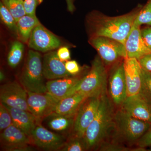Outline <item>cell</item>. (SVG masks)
Returning a JSON list of instances; mask_svg holds the SVG:
<instances>
[{
    "label": "cell",
    "instance_id": "39",
    "mask_svg": "<svg viewBox=\"0 0 151 151\" xmlns=\"http://www.w3.org/2000/svg\"><path fill=\"white\" fill-rule=\"evenodd\" d=\"M148 151H151V147L150 148V149H149Z\"/></svg>",
    "mask_w": 151,
    "mask_h": 151
},
{
    "label": "cell",
    "instance_id": "35",
    "mask_svg": "<svg viewBox=\"0 0 151 151\" xmlns=\"http://www.w3.org/2000/svg\"><path fill=\"white\" fill-rule=\"evenodd\" d=\"M56 52L58 56L63 62H65L70 60V51L67 47L63 46L59 47Z\"/></svg>",
    "mask_w": 151,
    "mask_h": 151
},
{
    "label": "cell",
    "instance_id": "17",
    "mask_svg": "<svg viewBox=\"0 0 151 151\" xmlns=\"http://www.w3.org/2000/svg\"><path fill=\"white\" fill-rule=\"evenodd\" d=\"M42 67L44 76L48 80L72 76L66 70L65 63L59 59L56 51L54 50L48 52L44 55Z\"/></svg>",
    "mask_w": 151,
    "mask_h": 151
},
{
    "label": "cell",
    "instance_id": "14",
    "mask_svg": "<svg viewBox=\"0 0 151 151\" xmlns=\"http://www.w3.org/2000/svg\"><path fill=\"white\" fill-rule=\"evenodd\" d=\"M124 67L127 97L139 94L142 84V67L137 59L124 58Z\"/></svg>",
    "mask_w": 151,
    "mask_h": 151
},
{
    "label": "cell",
    "instance_id": "24",
    "mask_svg": "<svg viewBox=\"0 0 151 151\" xmlns=\"http://www.w3.org/2000/svg\"><path fill=\"white\" fill-rule=\"evenodd\" d=\"M1 1L6 7L17 22L22 17L26 14L24 6L23 1L1 0Z\"/></svg>",
    "mask_w": 151,
    "mask_h": 151
},
{
    "label": "cell",
    "instance_id": "30",
    "mask_svg": "<svg viewBox=\"0 0 151 151\" xmlns=\"http://www.w3.org/2000/svg\"><path fill=\"white\" fill-rule=\"evenodd\" d=\"M13 124L12 118L8 108L3 103H0V131L2 132Z\"/></svg>",
    "mask_w": 151,
    "mask_h": 151
},
{
    "label": "cell",
    "instance_id": "6",
    "mask_svg": "<svg viewBox=\"0 0 151 151\" xmlns=\"http://www.w3.org/2000/svg\"><path fill=\"white\" fill-rule=\"evenodd\" d=\"M89 43L97 50L106 67L113 66L127 58L125 45L113 39L94 37H89Z\"/></svg>",
    "mask_w": 151,
    "mask_h": 151
},
{
    "label": "cell",
    "instance_id": "12",
    "mask_svg": "<svg viewBox=\"0 0 151 151\" xmlns=\"http://www.w3.org/2000/svg\"><path fill=\"white\" fill-rule=\"evenodd\" d=\"M28 45L30 48L35 51L47 52L60 47L61 41L40 23L32 31Z\"/></svg>",
    "mask_w": 151,
    "mask_h": 151
},
{
    "label": "cell",
    "instance_id": "34",
    "mask_svg": "<svg viewBox=\"0 0 151 151\" xmlns=\"http://www.w3.org/2000/svg\"><path fill=\"white\" fill-rule=\"evenodd\" d=\"M142 37L146 46L151 50V26L141 28Z\"/></svg>",
    "mask_w": 151,
    "mask_h": 151
},
{
    "label": "cell",
    "instance_id": "22",
    "mask_svg": "<svg viewBox=\"0 0 151 151\" xmlns=\"http://www.w3.org/2000/svg\"><path fill=\"white\" fill-rule=\"evenodd\" d=\"M47 124L50 129L58 132H64L72 129L75 116H65L52 114Z\"/></svg>",
    "mask_w": 151,
    "mask_h": 151
},
{
    "label": "cell",
    "instance_id": "3",
    "mask_svg": "<svg viewBox=\"0 0 151 151\" xmlns=\"http://www.w3.org/2000/svg\"><path fill=\"white\" fill-rule=\"evenodd\" d=\"M108 73L107 67L99 55L92 63L90 70L76 86L73 94L83 93L88 97H101L107 93Z\"/></svg>",
    "mask_w": 151,
    "mask_h": 151
},
{
    "label": "cell",
    "instance_id": "38",
    "mask_svg": "<svg viewBox=\"0 0 151 151\" xmlns=\"http://www.w3.org/2000/svg\"><path fill=\"white\" fill-rule=\"evenodd\" d=\"M6 76L2 70H1L0 71V81L1 82H2L5 79Z\"/></svg>",
    "mask_w": 151,
    "mask_h": 151
},
{
    "label": "cell",
    "instance_id": "9",
    "mask_svg": "<svg viewBox=\"0 0 151 151\" xmlns=\"http://www.w3.org/2000/svg\"><path fill=\"white\" fill-rule=\"evenodd\" d=\"M27 98V91L19 82L12 81L1 86L0 100L5 105L30 112Z\"/></svg>",
    "mask_w": 151,
    "mask_h": 151
},
{
    "label": "cell",
    "instance_id": "27",
    "mask_svg": "<svg viewBox=\"0 0 151 151\" xmlns=\"http://www.w3.org/2000/svg\"><path fill=\"white\" fill-rule=\"evenodd\" d=\"M134 25L140 27L143 25L151 26V0H148L145 4L142 6Z\"/></svg>",
    "mask_w": 151,
    "mask_h": 151
},
{
    "label": "cell",
    "instance_id": "2",
    "mask_svg": "<svg viewBox=\"0 0 151 151\" xmlns=\"http://www.w3.org/2000/svg\"><path fill=\"white\" fill-rule=\"evenodd\" d=\"M115 113L114 104L107 93L102 95L96 116L83 137L87 150L98 147L113 134Z\"/></svg>",
    "mask_w": 151,
    "mask_h": 151
},
{
    "label": "cell",
    "instance_id": "20",
    "mask_svg": "<svg viewBox=\"0 0 151 151\" xmlns=\"http://www.w3.org/2000/svg\"><path fill=\"white\" fill-rule=\"evenodd\" d=\"M87 97L85 94L79 92L67 96L58 101L52 114L75 116L81 104Z\"/></svg>",
    "mask_w": 151,
    "mask_h": 151
},
{
    "label": "cell",
    "instance_id": "15",
    "mask_svg": "<svg viewBox=\"0 0 151 151\" xmlns=\"http://www.w3.org/2000/svg\"><path fill=\"white\" fill-rule=\"evenodd\" d=\"M120 108L136 119L151 124V105L139 94L127 97Z\"/></svg>",
    "mask_w": 151,
    "mask_h": 151
},
{
    "label": "cell",
    "instance_id": "16",
    "mask_svg": "<svg viewBox=\"0 0 151 151\" xmlns=\"http://www.w3.org/2000/svg\"><path fill=\"white\" fill-rule=\"evenodd\" d=\"M82 76H70L46 82L47 93L58 100L73 94V90Z\"/></svg>",
    "mask_w": 151,
    "mask_h": 151
},
{
    "label": "cell",
    "instance_id": "7",
    "mask_svg": "<svg viewBox=\"0 0 151 151\" xmlns=\"http://www.w3.org/2000/svg\"><path fill=\"white\" fill-rule=\"evenodd\" d=\"M100 100V97H88L81 104L75 116L71 137H83L96 116Z\"/></svg>",
    "mask_w": 151,
    "mask_h": 151
},
{
    "label": "cell",
    "instance_id": "25",
    "mask_svg": "<svg viewBox=\"0 0 151 151\" xmlns=\"http://www.w3.org/2000/svg\"><path fill=\"white\" fill-rule=\"evenodd\" d=\"M0 17L2 22L5 25L17 36V22L10 12L1 1L0 2Z\"/></svg>",
    "mask_w": 151,
    "mask_h": 151
},
{
    "label": "cell",
    "instance_id": "10",
    "mask_svg": "<svg viewBox=\"0 0 151 151\" xmlns=\"http://www.w3.org/2000/svg\"><path fill=\"white\" fill-rule=\"evenodd\" d=\"M1 132V147L4 150H32L30 145L32 144L30 137L14 124Z\"/></svg>",
    "mask_w": 151,
    "mask_h": 151
},
{
    "label": "cell",
    "instance_id": "4",
    "mask_svg": "<svg viewBox=\"0 0 151 151\" xmlns=\"http://www.w3.org/2000/svg\"><path fill=\"white\" fill-rule=\"evenodd\" d=\"M44 78L41 55L39 52L29 50L19 77V82L27 92L46 93Z\"/></svg>",
    "mask_w": 151,
    "mask_h": 151
},
{
    "label": "cell",
    "instance_id": "32",
    "mask_svg": "<svg viewBox=\"0 0 151 151\" xmlns=\"http://www.w3.org/2000/svg\"><path fill=\"white\" fill-rule=\"evenodd\" d=\"M136 144L138 147L142 148L151 147V126Z\"/></svg>",
    "mask_w": 151,
    "mask_h": 151
},
{
    "label": "cell",
    "instance_id": "23",
    "mask_svg": "<svg viewBox=\"0 0 151 151\" xmlns=\"http://www.w3.org/2000/svg\"><path fill=\"white\" fill-rule=\"evenodd\" d=\"M24 46L20 41H15L11 45L7 57L9 66L14 68L19 64L23 57Z\"/></svg>",
    "mask_w": 151,
    "mask_h": 151
},
{
    "label": "cell",
    "instance_id": "19",
    "mask_svg": "<svg viewBox=\"0 0 151 151\" xmlns=\"http://www.w3.org/2000/svg\"><path fill=\"white\" fill-rule=\"evenodd\" d=\"M5 105L11 113L14 125L30 137L33 130L40 123L36 118L29 111Z\"/></svg>",
    "mask_w": 151,
    "mask_h": 151
},
{
    "label": "cell",
    "instance_id": "18",
    "mask_svg": "<svg viewBox=\"0 0 151 151\" xmlns=\"http://www.w3.org/2000/svg\"><path fill=\"white\" fill-rule=\"evenodd\" d=\"M127 58L139 60L151 52L142 37L140 27L134 25L127 37L125 44Z\"/></svg>",
    "mask_w": 151,
    "mask_h": 151
},
{
    "label": "cell",
    "instance_id": "37",
    "mask_svg": "<svg viewBox=\"0 0 151 151\" xmlns=\"http://www.w3.org/2000/svg\"><path fill=\"white\" fill-rule=\"evenodd\" d=\"M67 4V9L70 12H73L75 9V7L74 6V3L75 0H65Z\"/></svg>",
    "mask_w": 151,
    "mask_h": 151
},
{
    "label": "cell",
    "instance_id": "5",
    "mask_svg": "<svg viewBox=\"0 0 151 151\" xmlns=\"http://www.w3.org/2000/svg\"><path fill=\"white\" fill-rule=\"evenodd\" d=\"M115 138L129 143H137L151 126L150 123L136 119L122 109L114 115Z\"/></svg>",
    "mask_w": 151,
    "mask_h": 151
},
{
    "label": "cell",
    "instance_id": "11",
    "mask_svg": "<svg viewBox=\"0 0 151 151\" xmlns=\"http://www.w3.org/2000/svg\"><path fill=\"white\" fill-rule=\"evenodd\" d=\"M32 143L38 148L47 151L61 150L66 144L65 138L55 134L37 123L30 136Z\"/></svg>",
    "mask_w": 151,
    "mask_h": 151
},
{
    "label": "cell",
    "instance_id": "13",
    "mask_svg": "<svg viewBox=\"0 0 151 151\" xmlns=\"http://www.w3.org/2000/svg\"><path fill=\"white\" fill-rule=\"evenodd\" d=\"M27 104L30 112L34 115L38 123L50 116L59 100L46 93L27 92Z\"/></svg>",
    "mask_w": 151,
    "mask_h": 151
},
{
    "label": "cell",
    "instance_id": "8",
    "mask_svg": "<svg viewBox=\"0 0 151 151\" xmlns=\"http://www.w3.org/2000/svg\"><path fill=\"white\" fill-rule=\"evenodd\" d=\"M124 59L112 66L108 80L109 97L114 105L121 107L127 97Z\"/></svg>",
    "mask_w": 151,
    "mask_h": 151
},
{
    "label": "cell",
    "instance_id": "1",
    "mask_svg": "<svg viewBox=\"0 0 151 151\" xmlns=\"http://www.w3.org/2000/svg\"><path fill=\"white\" fill-rule=\"evenodd\" d=\"M142 6L139 4L130 12L116 17L108 16L97 11L92 12L86 18L89 37H105L125 44Z\"/></svg>",
    "mask_w": 151,
    "mask_h": 151
},
{
    "label": "cell",
    "instance_id": "28",
    "mask_svg": "<svg viewBox=\"0 0 151 151\" xmlns=\"http://www.w3.org/2000/svg\"><path fill=\"white\" fill-rule=\"evenodd\" d=\"M87 150L83 138L71 137L60 151H84Z\"/></svg>",
    "mask_w": 151,
    "mask_h": 151
},
{
    "label": "cell",
    "instance_id": "29",
    "mask_svg": "<svg viewBox=\"0 0 151 151\" xmlns=\"http://www.w3.org/2000/svg\"><path fill=\"white\" fill-rule=\"evenodd\" d=\"M100 151H145V149L137 147L136 148L132 149L127 147L119 143L108 142H105L102 143L98 147Z\"/></svg>",
    "mask_w": 151,
    "mask_h": 151
},
{
    "label": "cell",
    "instance_id": "40",
    "mask_svg": "<svg viewBox=\"0 0 151 151\" xmlns=\"http://www.w3.org/2000/svg\"><path fill=\"white\" fill-rule=\"evenodd\" d=\"M19 1H23L24 0H19Z\"/></svg>",
    "mask_w": 151,
    "mask_h": 151
},
{
    "label": "cell",
    "instance_id": "33",
    "mask_svg": "<svg viewBox=\"0 0 151 151\" xmlns=\"http://www.w3.org/2000/svg\"><path fill=\"white\" fill-rule=\"evenodd\" d=\"M65 68L71 76L78 75L81 71V68L78 63L75 60H69L65 62Z\"/></svg>",
    "mask_w": 151,
    "mask_h": 151
},
{
    "label": "cell",
    "instance_id": "26",
    "mask_svg": "<svg viewBox=\"0 0 151 151\" xmlns=\"http://www.w3.org/2000/svg\"><path fill=\"white\" fill-rule=\"evenodd\" d=\"M139 94L151 105V72L143 69L142 70V84Z\"/></svg>",
    "mask_w": 151,
    "mask_h": 151
},
{
    "label": "cell",
    "instance_id": "31",
    "mask_svg": "<svg viewBox=\"0 0 151 151\" xmlns=\"http://www.w3.org/2000/svg\"><path fill=\"white\" fill-rule=\"evenodd\" d=\"M42 0H24L23 4L26 14L35 15L36 10Z\"/></svg>",
    "mask_w": 151,
    "mask_h": 151
},
{
    "label": "cell",
    "instance_id": "36",
    "mask_svg": "<svg viewBox=\"0 0 151 151\" xmlns=\"http://www.w3.org/2000/svg\"><path fill=\"white\" fill-rule=\"evenodd\" d=\"M143 69L151 72V52L138 60Z\"/></svg>",
    "mask_w": 151,
    "mask_h": 151
},
{
    "label": "cell",
    "instance_id": "21",
    "mask_svg": "<svg viewBox=\"0 0 151 151\" xmlns=\"http://www.w3.org/2000/svg\"><path fill=\"white\" fill-rule=\"evenodd\" d=\"M40 23L35 15L26 14L17 22L18 37L24 43H28L34 29Z\"/></svg>",
    "mask_w": 151,
    "mask_h": 151
}]
</instances>
